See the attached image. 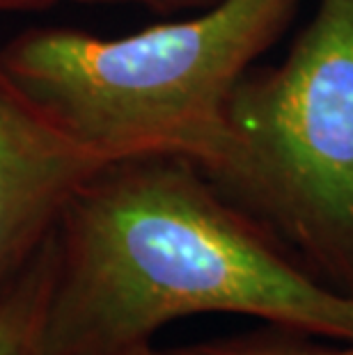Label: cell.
Listing matches in <instances>:
<instances>
[{
  "instance_id": "3",
  "label": "cell",
  "mask_w": 353,
  "mask_h": 355,
  "mask_svg": "<svg viewBox=\"0 0 353 355\" xmlns=\"http://www.w3.org/2000/svg\"><path fill=\"white\" fill-rule=\"evenodd\" d=\"M209 181L321 282L353 296V0H314L280 60L232 92Z\"/></svg>"
},
{
  "instance_id": "7",
  "label": "cell",
  "mask_w": 353,
  "mask_h": 355,
  "mask_svg": "<svg viewBox=\"0 0 353 355\" xmlns=\"http://www.w3.org/2000/svg\"><path fill=\"white\" fill-rule=\"evenodd\" d=\"M85 5H122L140 7V10L163 14V17H177V14H191L218 3V0H76Z\"/></svg>"
},
{
  "instance_id": "1",
  "label": "cell",
  "mask_w": 353,
  "mask_h": 355,
  "mask_svg": "<svg viewBox=\"0 0 353 355\" xmlns=\"http://www.w3.org/2000/svg\"><path fill=\"white\" fill-rule=\"evenodd\" d=\"M198 314L353 339V296L314 277L195 161L106 165L53 232L44 355H152L161 328Z\"/></svg>"
},
{
  "instance_id": "6",
  "label": "cell",
  "mask_w": 353,
  "mask_h": 355,
  "mask_svg": "<svg viewBox=\"0 0 353 355\" xmlns=\"http://www.w3.org/2000/svg\"><path fill=\"white\" fill-rule=\"evenodd\" d=\"M271 332L209 339V342L159 349L152 355H333V349L310 342V335L271 326Z\"/></svg>"
},
{
  "instance_id": "8",
  "label": "cell",
  "mask_w": 353,
  "mask_h": 355,
  "mask_svg": "<svg viewBox=\"0 0 353 355\" xmlns=\"http://www.w3.org/2000/svg\"><path fill=\"white\" fill-rule=\"evenodd\" d=\"M60 3V0H0V14L7 12H35Z\"/></svg>"
},
{
  "instance_id": "5",
  "label": "cell",
  "mask_w": 353,
  "mask_h": 355,
  "mask_svg": "<svg viewBox=\"0 0 353 355\" xmlns=\"http://www.w3.org/2000/svg\"><path fill=\"white\" fill-rule=\"evenodd\" d=\"M51 282L53 236L0 298V355H44L42 335Z\"/></svg>"
},
{
  "instance_id": "2",
  "label": "cell",
  "mask_w": 353,
  "mask_h": 355,
  "mask_svg": "<svg viewBox=\"0 0 353 355\" xmlns=\"http://www.w3.org/2000/svg\"><path fill=\"white\" fill-rule=\"evenodd\" d=\"M305 0H218L124 37L28 28L0 67L58 126L110 161L184 156L209 168L227 140L239 80Z\"/></svg>"
},
{
  "instance_id": "4",
  "label": "cell",
  "mask_w": 353,
  "mask_h": 355,
  "mask_svg": "<svg viewBox=\"0 0 353 355\" xmlns=\"http://www.w3.org/2000/svg\"><path fill=\"white\" fill-rule=\"evenodd\" d=\"M0 67V298L53 236L67 204L106 165Z\"/></svg>"
},
{
  "instance_id": "9",
  "label": "cell",
  "mask_w": 353,
  "mask_h": 355,
  "mask_svg": "<svg viewBox=\"0 0 353 355\" xmlns=\"http://www.w3.org/2000/svg\"><path fill=\"white\" fill-rule=\"evenodd\" d=\"M333 355H353V339H351V342H347V349H340V351L333 349Z\"/></svg>"
}]
</instances>
